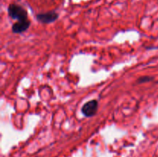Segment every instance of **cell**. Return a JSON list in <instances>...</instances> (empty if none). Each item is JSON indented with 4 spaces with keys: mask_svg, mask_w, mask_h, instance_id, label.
Instances as JSON below:
<instances>
[{
    "mask_svg": "<svg viewBox=\"0 0 158 157\" xmlns=\"http://www.w3.org/2000/svg\"><path fill=\"white\" fill-rule=\"evenodd\" d=\"M154 79L153 77H150V76H143L141 78H138V81L137 83H148V82L151 81V80Z\"/></svg>",
    "mask_w": 158,
    "mask_h": 157,
    "instance_id": "5",
    "label": "cell"
},
{
    "mask_svg": "<svg viewBox=\"0 0 158 157\" xmlns=\"http://www.w3.org/2000/svg\"><path fill=\"white\" fill-rule=\"evenodd\" d=\"M98 109V103L97 100L93 99L85 103L81 109V112L85 116L91 117L96 114Z\"/></svg>",
    "mask_w": 158,
    "mask_h": 157,
    "instance_id": "2",
    "label": "cell"
},
{
    "mask_svg": "<svg viewBox=\"0 0 158 157\" xmlns=\"http://www.w3.org/2000/svg\"><path fill=\"white\" fill-rule=\"evenodd\" d=\"M30 26V21L26 20V21H18L14 23L12 26V30L14 33H22L29 29Z\"/></svg>",
    "mask_w": 158,
    "mask_h": 157,
    "instance_id": "4",
    "label": "cell"
},
{
    "mask_svg": "<svg viewBox=\"0 0 158 157\" xmlns=\"http://www.w3.org/2000/svg\"><path fill=\"white\" fill-rule=\"evenodd\" d=\"M59 14L55 11H51V12H45V13L37 14L35 18L40 22L48 24V23H52L55 22L58 18Z\"/></svg>",
    "mask_w": 158,
    "mask_h": 157,
    "instance_id": "3",
    "label": "cell"
},
{
    "mask_svg": "<svg viewBox=\"0 0 158 157\" xmlns=\"http://www.w3.org/2000/svg\"><path fill=\"white\" fill-rule=\"evenodd\" d=\"M8 14L12 19H16L18 21H26L28 19L27 11L19 5L12 3L8 7Z\"/></svg>",
    "mask_w": 158,
    "mask_h": 157,
    "instance_id": "1",
    "label": "cell"
}]
</instances>
